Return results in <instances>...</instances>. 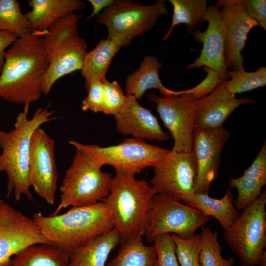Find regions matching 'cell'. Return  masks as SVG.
<instances>
[{
  "instance_id": "obj_19",
  "label": "cell",
  "mask_w": 266,
  "mask_h": 266,
  "mask_svg": "<svg viewBox=\"0 0 266 266\" xmlns=\"http://www.w3.org/2000/svg\"><path fill=\"white\" fill-rule=\"evenodd\" d=\"M225 81L208 95L197 100L194 108L196 126L202 129L222 128L230 115L240 105L256 103L250 98H235L225 89Z\"/></svg>"
},
{
  "instance_id": "obj_6",
  "label": "cell",
  "mask_w": 266,
  "mask_h": 266,
  "mask_svg": "<svg viewBox=\"0 0 266 266\" xmlns=\"http://www.w3.org/2000/svg\"><path fill=\"white\" fill-rule=\"evenodd\" d=\"M102 167L76 150L60 188V203L50 215H58L69 206L92 205L105 198L112 176L110 173L102 171Z\"/></svg>"
},
{
  "instance_id": "obj_37",
  "label": "cell",
  "mask_w": 266,
  "mask_h": 266,
  "mask_svg": "<svg viewBox=\"0 0 266 266\" xmlns=\"http://www.w3.org/2000/svg\"><path fill=\"white\" fill-rule=\"evenodd\" d=\"M246 13L266 30V1L265 0H240Z\"/></svg>"
},
{
  "instance_id": "obj_30",
  "label": "cell",
  "mask_w": 266,
  "mask_h": 266,
  "mask_svg": "<svg viewBox=\"0 0 266 266\" xmlns=\"http://www.w3.org/2000/svg\"><path fill=\"white\" fill-rule=\"evenodd\" d=\"M201 249L199 262L201 266H233L234 258L225 259L221 255L222 248L218 241V234L209 227H201L200 234Z\"/></svg>"
},
{
  "instance_id": "obj_5",
  "label": "cell",
  "mask_w": 266,
  "mask_h": 266,
  "mask_svg": "<svg viewBox=\"0 0 266 266\" xmlns=\"http://www.w3.org/2000/svg\"><path fill=\"white\" fill-rule=\"evenodd\" d=\"M80 17L74 13L68 14L40 34L49 64L41 89L45 95L58 79L81 68L88 48L79 34Z\"/></svg>"
},
{
  "instance_id": "obj_2",
  "label": "cell",
  "mask_w": 266,
  "mask_h": 266,
  "mask_svg": "<svg viewBox=\"0 0 266 266\" xmlns=\"http://www.w3.org/2000/svg\"><path fill=\"white\" fill-rule=\"evenodd\" d=\"M33 218L49 244L68 253L114 228L111 213L102 201L56 215L35 212Z\"/></svg>"
},
{
  "instance_id": "obj_17",
  "label": "cell",
  "mask_w": 266,
  "mask_h": 266,
  "mask_svg": "<svg viewBox=\"0 0 266 266\" xmlns=\"http://www.w3.org/2000/svg\"><path fill=\"white\" fill-rule=\"evenodd\" d=\"M206 19L208 26L204 32L196 30L193 33L195 40L202 43V49L199 57L192 64L187 65L188 69L207 67L226 81L227 68L224 59V42L221 12L217 6L207 7Z\"/></svg>"
},
{
  "instance_id": "obj_32",
  "label": "cell",
  "mask_w": 266,
  "mask_h": 266,
  "mask_svg": "<svg viewBox=\"0 0 266 266\" xmlns=\"http://www.w3.org/2000/svg\"><path fill=\"white\" fill-rule=\"evenodd\" d=\"M171 237L175 244V252L180 266H201L199 262L201 249L200 234H194L187 238H182L174 234Z\"/></svg>"
},
{
  "instance_id": "obj_10",
  "label": "cell",
  "mask_w": 266,
  "mask_h": 266,
  "mask_svg": "<svg viewBox=\"0 0 266 266\" xmlns=\"http://www.w3.org/2000/svg\"><path fill=\"white\" fill-rule=\"evenodd\" d=\"M200 210L164 194H157L149 212L144 235L153 242L159 234L169 233L187 238L209 221Z\"/></svg>"
},
{
  "instance_id": "obj_8",
  "label": "cell",
  "mask_w": 266,
  "mask_h": 266,
  "mask_svg": "<svg viewBox=\"0 0 266 266\" xmlns=\"http://www.w3.org/2000/svg\"><path fill=\"white\" fill-rule=\"evenodd\" d=\"M68 143L101 166L110 165L115 171L134 175L147 167L155 166L170 151L134 137H127L106 147L84 144L74 140Z\"/></svg>"
},
{
  "instance_id": "obj_15",
  "label": "cell",
  "mask_w": 266,
  "mask_h": 266,
  "mask_svg": "<svg viewBox=\"0 0 266 266\" xmlns=\"http://www.w3.org/2000/svg\"><path fill=\"white\" fill-rule=\"evenodd\" d=\"M216 6L222 7L220 12L225 66L233 71L244 70L241 51L250 31L259 25L246 13L240 0H219Z\"/></svg>"
},
{
  "instance_id": "obj_4",
  "label": "cell",
  "mask_w": 266,
  "mask_h": 266,
  "mask_svg": "<svg viewBox=\"0 0 266 266\" xmlns=\"http://www.w3.org/2000/svg\"><path fill=\"white\" fill-rule=\"evenodd\" d=\"M115 171L109 194L101 201L111 213L121 243L142 237L157 193L145 179L138 180L134 175Z\"/></svg>"
},
{
  "instance_id": "obj_13",
  "label": "cell",
  "mask_w": 266,
  "mask_h": 266,
  "mask_svg": "<svg viewBox=\"0 0 266 266\" xmlns=\"http://www.w3.org/2000/svg\"><path fill=\"white\" fill-rule=\"evenodd\" d=\"M29 168L31 187L47 203L54 204L58 178L55 140L41 127L31 137Z\"/></svg>"
},
{
  "instance_id": "obj_26",
  "label": "cell",
  "mask_w": 266,
  "mask_h": 266,
  "mask_svg": "<svg viewBox=\"0 0 266 266\" xmlns=\"http://www.w3.org/2000/svg\"><path fill=\"white\" fill-rule=\"evenodd\" d=\"M266 184V171L251 165L240 177L229 178V188H236L238 196L233 205L238 210H242L261 194L262 188Z\"/></svg>"
},
{
  "instance_id": "obj_3",
  "label": "cell",
  "mask_w": 266,
  "mask_h": 266,
  "mask_svg": "<svg viewBox=\"0 0 266 266\" xmlns=\"http://www.w3.org/2000/svg\"><path fill=\"white\" fill-rule=\"evenodd\" d=\"M29 105H24L23 111L17 116L14 128L10 131L0 129V173L7 176V194H13L16 201L25 196L33 200L29 181V156L32 134L37 128L54 121L58 117L53 116L54 111L48 107L36 109L29 119Z\"/></svg>"
},
{
  "instance_id": "obj_24",
  "label": "cell",
  "mask_w": 266,
  "mask_h": 266,
  "mask_svg": "<svg viewBox=\"0 0 266 266\" xmlns=\"http://www.w3.org/2000/svg\"><path fill=\"white\" fill-rule=\"evenodd\" d=\"M233 195L228 188L220 199L211 198L208 194L195 193L184 203L197 209L208 216L214 217L224 230L228 228L239 215L233 202Z\"/></svg>"
},
{
  "instance_id": "obj_20",
  "label": "cell",
  "mask_w": 266,
  "mask_h": 266,
  "mask_svg": "<svg viewBox=\"0 0 266 266\" xmlns=\"http://www.w3.org/2000/svg\"><path fill=\"white\" fill-rule=\"evenodd\" d=\"M163 66L154 56H146L139 68L126 78L125 94L141 100L146 91L151 89L159 90L162 96L182 95V91H173L166 88L161 82L159 70Z\"/></svg>"
},
{
  "instance_id": "obj_1",
  "label": "cell",
  "mask_w": 266,
  "mask_h": 266,
  "mask_svg": "<svg viewBox=\"0 0 266 266\" xmlns=\"http://www.w3.org/2000/svg\"><path fill=\"white\" fill-rule=\"evenodd\" d=\"M49 64L42 35L30 32L18 37L5 54L0 73V98L17 104L38 100Z\"/></svg>"
},
{
  "instance_id": "obj_16",
  "label": "cell",
  "mask_w": 266,
  "mask_h": 266,
  "mask_svg": "<svg viewBox=\"0 0 266 266\" xmlns=\"http://www.w3.org/2000/svg\"><path fill=\"white\" fill-rule=\"evenodd\" d=\"M230 137V132L223 127L202 129L195 126L192 150L197 165L196 193L208 194L211 183L217 178L222 151Z\"/></svg>"
},
{
  "instance_id": "obj_22",
  "label": "cell",
  "mask_w": 266,
  "mask_h": 266,
  "mask_svg": "<svg viewBox=\"0 0 266 266\" xmlns=\"http://www.w3.org/2000/svg\"><path fill=\"white\" fill-rule=\"evenodd\" d=\"M120 243L114 228L69 253L68 266H106L109 254Z\"/></svg>"
},
{
  "instance_id": "obj_28",
  "label": "cell",
  "mask_w": 266,
  "mask_h": 266,
  "mask_svg": "<svg viewBox=\"0 0 266 266\" xmlns=\"http://www.w3.org/2000/svg\"><path fill=\"white\" fill-rule=\"evenodd\" d=\"M115 257L106 266H153L156 258L154 245L147 246L138 237L120 243Z\"/></svg>"
},
{
  "instance_id": "obj_38",
  "label": "cell",
  "mask_w": 266,
  "mask_h": 266,
  "mask_svg": "<svg viewBox=\"0 0 266 266\" xmlns=\"http://www.w3.org/2000/svg\"><path fill=\"white\" fill-rule=\"evenodd\" d=\"M17 38L15 35L10 32L0 30V73L4 63L5 49Z\"/></svg>"
},
{
  "instance_id": "obj_31",
  "label": "cell",
  "mask_w": 266,
  "mask_h": 266,
  "mask_svg": "<svg viewBox=\"0 0 266 266\" xmlns=\"http://www.w3.org/2000/svg\"><path fill=\"white\" fill-rule=\"evenodd\" d=\"M227 77L231 79L224 82V87L229 92L234 95L265 86L266 84V67L260 66L256 71L253 72H247L245 69L228 70Z\"/></svg>"
},
{
  "instance_id": "obj_18",
  "label": "cell",
  "mask_w": 266,
  "mask_h": 266,
  "mask_svg": "<svg viewBox=\"0 0 266 266\" xmlns=\"http://www.w3.org/2000/svg\"><path fill=\"white\" fill-rule=\"evenodd\" d=\"M126 96L125 105L114 116L116 130L124 135L143 140H168L169 134L163 130L151 111L141 105L134 97Z\"/></svg>"
},
{
  "instance_id": "obj_39",
  "label": "cell",
  "mask_w": 266,
  "mask_h": 266,
  "mask_svg": "<svg viewBox=\"0 0 266 266\" xmlns=\"http://www.w3.org/2000/svg\"><path fill=\"white\" fill-rule=\"evenodd\" d=\"M88 1L92 6L93 11L87 20L99 15L100 11L113 4L115 0H88Z\"/></svg>"
},
{
  "instance_id": "obj_9",
  "label": "cell",
  "mask_w": 266,
  "mask_h": 266,
  "mask_svg": "<svg viewBox=\"0 0 266 266\" xmlns=\"http://www.w3.org/2000/svg\"><path fill=\"white\" fill-rule=\"evenodd\" d=\"M266 191L242 210L224 230V238L238 257L240 266H256L266 252Z\"/></svg>"
},
{
  "instance_id": "obj_12",
  "label": "cell",
  "mask_w": 266,
  "mask_h": 266,
  "mask_svg": "<svg viewBox=\"0 0 266 266\" xmlns=\"http://www.w3.org/2000/svg\"><path fill=\"white\" fill-rule=\"evenodd\" d=\"M146 96L149 101L156 104L160 118L173 139L171 151H191L195 126L194 108L197 99L189 94L164 97L150 93Z\"/></svg>"
},
{
  "instance_id": "obj_23",
  "label": "cell",
  "mask_w": 266,
  "mask_h": 266,
  "mask_svg": "<svg viewBox=\"0 0 266 266\" xmlns=\"http://www.w3.org/2000/svg\"><path fill=\"white\" fill-rule=\"evenodd\" d=\"M120 48L115 41L106 38L101 39L94 49L86 53L80 70L86 90L92 82H103L106 79L108 68Z\"/></svg>"
},
{
  "instance_id": "obj_14",
  "label": "cell",
  "mask_w": 266,
  "mask_h": 266,
  "mask_svg": "<svg viewBox=\"0 0 266 266\" xmlns=\"http://www.w3.org/2000/svg\"><path fill=\"white\" fill-rule=\"evenodd\" d=\"M46 242L33 218L0 200V266H9L11 257L27 247Z\"/></svg>"
},
{
  "instance_id": "obj_27",
  "label": "cell",
  "mask_w": 266,
  "mask_h": 266,
  "mask_svg": "<svg viewBox=\"0 0 266 266\" xmlns=\"http://www.w3.org/2000/svg\"><path fill=\"white\" fill-rule=\"evenodd\" d=\"M169 1L173 6L171 24L162 37V40L168 39L174 27L180 24H186L188 28V33L193 34L200 23L207 22V0H169Z\"/></svg>"
},
{
  "instance_id": "obj_35",
  "label": "cell",
  "mask_w": 266,
  "mask_h": 266,
  "mask_svg": "<svg viewBox=\"0 0 266 266\" xmlns=\"http://www.w3.org/2000/svg\"><path fill=\"white\" fill-rule=\"evenodd\" d=\"M87 96L82 100L81 109L94 113L102 112L103 107V87L102 82H92L86 90Z\"/></svg>"
},
{
  "instance_id": "obj_36",
  "label": "cell",
  "mask_w": 266,
  "mask_h": 266,
  "mask_svg": "<svg viewBox=\"0 0 266 266\" xmlns=\"http://www.w3.org/2000/svg\"><path fill=\"white\" fill-rule=\"evenodd\" d=\"M207 73L205 78L198 85L192 88L182 90V95H191L197 99L205 96L213 91L223 81L215 71L203 67Z\"/></svg>"
},
{
  "instance_id": "obj_33",
  "label": "cell",
  "mask_w": 266,
  "mask_h": 266,
  "mask_svg": "<svg viewBox=\"0 0 266 266\" xmlns=\"http://www.w3.org/2000/svg\"><path fill=\"white\" fill-rule=\"evenodd\" d=\"M103 107L102 113L115 115L124 106L127 96L122 87L115 80L105 79L103 82Z\"/></svg>"
},
{
  "instance_id": "obj_21",
  "label": "cell",
  "mask_w": 266,
  "mask_h": 266,
  "mask_svg": "<svg viewBox=\"0 0 266 266\" xmlns=\"http://www.w3.org/2000/svg\"><path fill=\"white\" fill-rule=\"evenodd\" d=\"M29 5L32 10L25 15L30 22L31 30L40 34L59 19L87 6L80 0H31Z\"/></svg>"
},
{
  "instance_id": "obj_34",
  "label": "cell",
  "mask_w": 266,
  "mask_h": 266,
  "mask_svg": "<svg viewBox=\"0 0 266 266\" xmlns=\"http://www.w3.org/2000/svg\"><path fill=\"white\" fill-rule=\"evenodd\" d=\"M153 242L156 250L153 266H180L176 255L175 244L170 233L158 235Z\"/></svg>"
},
{
  "instance_id": "obj_25",
  "label": "cell",
  "mask_w": 266,
  "mask_h": 266,
  "mask_svg": "<svg viewBox=\"0 0 266 266\" xmlns=\"http://www.w3.org/2000/svg\"><path fill=\"white\" fill-rule=\"evenodd\" d=\"M68 253L50 244H39L19 251L9 266H68Z\"/></svg>"
},
{
  "instance_id": "obj_11",
  "label": "cell",
  "mask_w": 266,
  "mask_h": 266,
  "mask_svg": "<svg viewBox=\"0 0 266 266\" xmlns=\"http://www.w3.org/2000/svg\"><path fill=\"white\" fill-rule=\"evenodd\" d=\"M154 167V175L150 183L157 194H166L184 202L196 193L198 171L192 150H170Z\"/></svg>"
},
{
  "instance_id": "obj_7",
  "label": "cell",
  "mask_w": 266,
  "mask_h": 266,
  "mask_svg": "<svg viewBox=\"0 0 266 266\" xmlns=\"http://www.w3.org/2000/svg\"><path fill=\"white\" fill-rule=\"evenodd\" d=\"M167 13L164 0H156L150 5L131 0H116L98 15L97 21L106 27L107 38L122 47L151 30L159 18Z\"/></svg>"
},
{
  "instance_id": "obj_29",
  "label": "cell",
  "mask_w": 266,
  "mask_h": 266,
  "mask_svg": "<svg viewBox=\"0 0 266 266\" xmlns=\"http://www.w3.org/2000/svg\"><path fill=\"white\" fill-rule=\"evenodd\" d=\"M0 30L10 32L17 37L31 32L30 23L16 0H0Z\"/></svg>"
}]
</instances>
